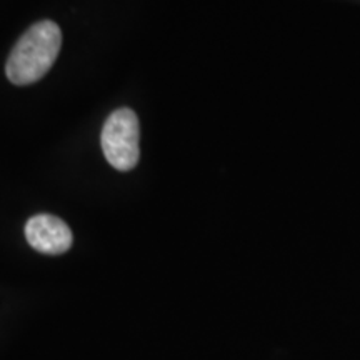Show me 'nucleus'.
<instances>
[{
    "mask_svg": "<svg viewBox=\"0 0 360 360\" xmlns=\"http://www.w3.org/2000/svg\"><path fill=\"white\" fill-rule=\"evenodd\" d=\"M62 32L52 20H40L13 45L7 58V79L15 85L37 82L52 69L60 52Z\"/></svg>",
    "mask_w": 360,
    "mask_h": 360,
    "instance_id": "1",
    "label": "nucleus"
},
{
    "mask_svg": "<svg viewBox=\"0 0 360 360\" xmlns=\"http://www.w3.org/2000/svg\"><path fill=\"white\" fill-rule=\"evenodd\" d=\"M141 125L132 109L122 107L107 117L101 134L103 155L112 167L127 172L137 165L141 157Z\"/></svg>",
    "mask_w": 360,
    "mask_h": 360,
    "instance_id": "2",
    "label": "nucleus"
},
{
    "mask_svg": "<svg viewBox=\"0 0 360 360\" xmlns=\"http://www.w3.org/2000/svg\"><path fill=\"white\" fill-rule=\"evenodd\" d=\"M25 238L40 254L58 255L72 247V232L64 220L51 214H39L25 225Z\"/></svg>",
    "mask_w": 360,
    "mask_h": 360,
    "instance_id": "3",
    "label": "nucleus"
}]
</instances>
